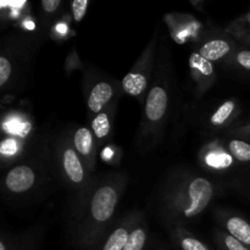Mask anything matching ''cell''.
I'll return each instance as SVG.
<instances>
[{
  "mask_svg": "<svg viewBox=\"0 0 250 250\" xmlns=\"http://www.w3.org/2000/svg\"><path fill=\"white\" fill-rule=\"evenodd\" d=\"M189 195L192 203L185 211L188 217L199 214L207 208L212 197V186L204 178H195L189 186Z\"/></svg>",
  "mask_w": 250,
  "mask_h": 250,
  "instance_id": "cell-1",
  "label": "cell"
},
{
  "mask_svg": "<svg viewBox=\"0 0 250 250\" xmlns=\"http://www.w3.org/2000/svg\"><path fill=\"white\" fill-rule=\"evenodd\" d=\"M117 203V194L111 187H103L97 190L92 200V214L97 221L110 219Z\"/></svg>",
  "mask_w": 250,
  "mask_h": 250,
  "instance_id": "cell-2",
  "label": "cell"
},
{
  "mask_svg": "<svg viewBox=\"0 0 250 250\" xmlns=\"http://www.w3.org/2000/svg\"><path fill=\"white\" fill-rule=\"evenodd\" d=\"M34 183V173L27 166H17L9 172L6 186L11 192L21 193L29 189Z\"/></svg>",
  "mask_w": 250,
  "mask_h": 250,
  "instance_id": "cell-3",
  "label": "cell"
},
{
  "mask_svg": "<svg viewBox=\"0 0 250 250\" xmlns=\"http://www.w3.org/2000/svg\"><path fill=\"white\" fill-rule=\"evenodd\" d=\"M167 106V95L161 87H155L150 90L146 105V116L151 121H158L164 116Z\"/></svg>",
  "mask_w": 250,
  "mask_h": 250,
  "instance_id": "cell-4",
  "label": "cell"
},
{
  "mask_svg": "<svg viewBox=\"0 0 250 250\" xmlns=\"http://www.w3.org/2000/svg\"><path fill=\"white\" fill-rule=\"evenodd\" d=\"M112 97V88L107 83H98L90 93L88 106L93 112H99L104 104Z\"/></svg>",
  "mask_w": 250,
  "mask_h": 250,
  "instance_id": "cell-5",
  "label": "cell"
},
{
  "mask_svg": "<svg viewBox=\"0 0 250 250\" xmlns=\"http://www.w3.org/2000/svg\"><path fill=\"white\" fill-rule=\"evenodd\" d=\"M63 167L70 180L75 183L82 182L83 180V168L78 160L77 154L73 150L68 149L63 154Z\"/></svg>",
  "mask_w": 250,
  "mask_h": 250,
  "instance_id": "cell-6",
  "label": "cell"
},
{
  "mask_svg": "<svg viewBox=\"0 0 250 250\" xmlns=\"http://www.w3.org/2000/svg\"><path fill=\"white\" fill-rule=\"evenodd\" d=\"M229 51V45L225 41H211L203 45L200 49V55L205 58L207 60H219V59L224 58L227 53Z\"/></svg>",
  "mask_w": 250,
  "mask_h": 250,
  "instance_id": "cell-7",
  "label": "cell"
},
{
  "mask_svg": "<svg viewBox=\"0 0 250 250\" xmlns=\"http://www.w3.org/2000/svg\"><path fill=\"white\" fill-rule=\"evenodd\" d=\"M227 229L229 233L238 239L241 243L250 244V225L247 224L243 219L232 217L227 222Z\"/></svg>",
  "mask_w": 250,
  "mask_h": 250,
  "instance_id": "cell-8",
  "label": "cell"
},
{
  "mask_svg": "<svg viewBox=\"0 0 250 250\" xmlns=\"http://www.w3.org/2000/svg\"><path fill=\"white\" fill-rule=\"evenodd\" d=\"M125 92L131 95H139L146 87V78L141 73H128L125 76L124 82Z\"/></svg>",
  "mask_w": 250,
  "mask_h": 250,
  "instance_id": "cell-9",
  "label": "cell"
},
{
  "mask_svg": "<svg viewBox=\"0 0 250 250\" xmlns=\"http://www.w3.org/2000/svg\"><path fill=\"white\" fill-rule=\"evenodd\" d=\"M75 146L82 155H88L92 149V133L87 128H80L75 134Z\"/></svg>",
  "mask_w": 250,
  "mask_h": 250,
  "instance_id": "cell-10",
  "label": "cell"
},
{
  "mask_svg": "<svg viewBox=\"0 0 250 250\" xmlns=\"http://www.w3.org/2000/svg\"><path fill=\"white\" fill-rule=\"evenodd\" d=\"M128 237L129 234L127 233L126 229H116L105 243L104 250H124L127 241H128Z\"/></svg>",
  "mask_w": 250,
  "mask_h": 250,
  "instance_id": "cell-11",
  "label": "cell"
},
{
  "mask_svg": "<svg viewBox=\"0 0 250 250\" xmlns=\"http://www.w3.org/2000/svg\"><path fill=\"white\" fill-rule=\"evenodd\" d=\"M229 150L232 156L238 159L239 161L250 160V146L241 141H233L229 143Z\"/></svg>",
  "mask_w": 250,
  "mask_h": 250,
  "instance_id": "cell-12",
  "label": "cell"
},
{
  "mask_svg": "<svg viewBox=\"0 0 250 250\" xmlns=\"http://www.w3.org/2000/svg\"><path fill=\"white\" fill-rule=\"evenodd\" d=\"M146 234L143 229H136L132 232L128 237L126 246H125L124 250H142L146 243Z\"/></svg>",
  "mask_w": 250,
  "mask_h": 250,
  "instance_id": "cell-13",
  "label": "cell"
},
{
  "mask_svg": "<svg viewBox=\"0 0 250 250\" xmlns=\"http://www.w3.org/2000/svg\"><path fill=\"white\" fill-rule=\"evenodd\" d=\"M92 127L95 136H97L98 138H103V137L106 136L110 131V124L109 119H107V115L98 114V116L95 117L94 121H93Z\"/></svg>",
  "mask_w": 250,
  "mask_h": 250,
  "instance_id": "cell-14",
  "label": "cell"
},
{
  "mask_svg": "<svg viewBox=\"0 0 250 250\" xmlns=\"http://www.w3.org/2000/svg\"><path fill=\"white\" fill-rule=\"evenodd\" d=\"M189 65L192 68H197L203 75H211L212 73V65L209 60L203 58L200 54H192L189 59Z\"/></svg>",
  "mask_w": 250,
  "mask_h": 250,
  "instance_id": "cell-15",
  "label": "cell"
},
{
  "mask_svg": "<svg viewBox=\"0 0 250 250\" xmlns=\"http://www.w3.org/2000/svg\"><path fill=\"white\" fill-rule=\"evenodd\" d=\"M233 109H234V103L231 102V100H229V102L225 103V104L222 105V106L220 107L214 115H212L211 122L214 125H222L227 119H229V116L232 114Z\"/></svg>",
  "mask_w": 250,
  "mask_h": 250,
  "instance_id": "cell-16",
  "label": "cell"
},
{
  "mask_svg": "<svg viewBox=\"0 0 250 250\" xmlns=\"http://www.w3.org/2000/svg\"><path fill=\"white\" fill-rule=\"evenodd\" d=\"M207 161L212 167H229L232 164V158L227 154H210Z\"/></svg>",
  "mask_w": 250,
  "mask_h": 250,
  "instance_id": "cell-17",
  "label": "cell"
},
{
  "mask_svg": "<svg viewBox=\"0 0 250 250\" xmlns=\"http://www.w3.org/2000/svg\"><path fill=\"white\" fill-rule=\"evenodd\" d=\"M88 6V0H75L72 2V10H73V16L77 22H80L81 20L84 17L85 10Z\"/></svg>",
  "mask_w": 250,
  "mask_h": 250,
  "instance_id": "cell-18",
  "label": "cell"
},
{
  "mask_svg": "<svg viewBox=\"0 0 250 250\" xmlns=\"http://www.w3.org/2000/svg\"><path fill=\"white\" fill-rule=\"evenodd\" d=\"M11 73V65L7 59L0 58V85H4L7 82Z\"/></svg>",
  "mask_w": 250,
  "mask_h": 250,
  "instance_id": "cell-19",
  "label": "cell"
},
{
  "mask_svg": "<svg viewBox=\"0 0 250 250\" xmlns=\"http://www.w3.org/2000/svg\"><path fill=\"white\" fill-rule=\"evenodd\" d=\"M183 250H209L202 242L194 238H185L182 241Z\"/></svg>",
  "mask_w": 250,
  "mask_h": 250,
  "instance_id": "cell-20",
  "label": "cell"
},
{
  "mask_svg": "<svg viewBox=\"0 0 250 250\" xmlns=\"http://www.w3.org/2000/svg\"><path fill=\"white\" fill-rule=\"evenodd\" d=\"M226 247L229 250H249L243 246V243L234 238L233 236H227L226 237Z\"/></svg>",
  "mask_w": 250,
  "mask_h": 250,
  "instance_id": "cell-21",
  "label": "cell"
},
{
  "mask_svg": "<svg viewBox=\"0 0 250 250\" xmlns=\"http://www.w3.org/2000/svg\"><path fill=\"white\" fill-rule=\"evenodd\" d=\"M59 5H60V0H43L42 1V6L46 12L55 11Z\"/></svg>",
  "mask_w": 250,
  "mask_h": 250,
  "instance_id": "cell-22",
  "label": "cell"
},
{
  "mask_svg": "<svg viewBox=\"0 0 250 250\" xmlns=\"http://www.w3.org/2000/svg\"><path fill=\"white\" fill-rule=\"evenodd\" d=\"M16 151V143L12 139L5 141L1 146V153L2 154H14Z\"/></svg>",
  "mask_w": 250,
  "mask_h": 250,
  "instance_id": "cell-23",
  "label": "cell"
},
{
  "mask_svg": "<svg viewBox=\"0 0 250 250\" xmlns=\"http://www.w3.org/2000/svg\"><path fill=\"white\" fill-rule=\"evenodd\" d=\"M237 60H238V62L243 67L250 70V51H242V53H239Z\"/></svg>",
  "mask_w": 250,
  "mask_h": 250,
  "instance_id": "cell-24",
  "label": "cell"
},
{
  "mask_svg": "<svg viewBox=\"0 0 250 250\" xmlns=\"http://www.w3.org/2000/svg\"><path fill=\"white\" fill-rule=\"evenodd\" d=\"M0 250H6L5 249V246L2 243H0Z\"/></svg>",
  "mask_w": 250,
  "mask_h": 250,
  "instance_id": "cell-25",
  "label": "cell"
}]
</instances>
